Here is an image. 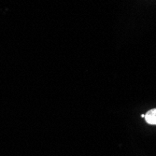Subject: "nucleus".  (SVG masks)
<instances>
[{
    "label": "nucleus",
    "instance_id": "1",
    "mask_svg": "<svg viewBox=\"0 0 156 156\" xmlns=\"http://www.w3.org/2000/svg\"><path fill=\"white\" fill-rule=\"evenodd\" d=\"M145 120L149 124L156 125V108L149 110L145 114Z\"/></svg>",
    "mask_w": 156,
    "mask_h": 156
}]
</instances>
